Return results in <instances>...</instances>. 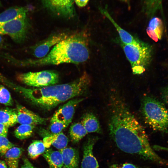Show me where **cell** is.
Masks as SVG:
<instances>
[{
	"instance_id": "cell-11",
	"label": "cell",
	"mask_w": 168,
	"mask_h": 168,
	"mask_svg": "<svg viewBox=\"0 0 168 168\" xmlns=\"http://www.w3.org/2000/svg\"><path fill=\"white\" fill-rule=\"evenodd\" d=\"M17 123L20 124L36 125L45 124L47 119L42 118L25 107L17 106Z\"/></svg>"
},
{
	"instance_id": "cell-7",
	"label": "cell",
	"mask_w": 168,
	"mask_h": 168,
	"mask_svg": "<svg viewBox=\"0 0 168 168\" xmlns=\"http://www.w3.org/2000/svg\"><path fill=\"white\" fill-rule=\"evenodd\" d=\"M17 78L22 83L29 86L41 88L54 85L59 80V76L52 71L29 72L19 74Z\"/></svg>"
},
{
	"instance_id": "cell-39",
	"label": "cell",
	"mask_w": 168,
	"mask_h": 168,
	"mask_svg": "<svg viewBox=\"0 0 168 168\" xmlns=\"http://www.w3.org/2000/svg\"><path fill=\"white\" fill-rule=\"evenodd\" d=\"M122 0V1H127L128 0Z\"/></svg>"
},
{
	"instance_id": "cell-15",
	"label": "cell",
	"mask_w": 168,
	"mask_h": 168,
	"mask_svg": "<svg viewBox=\"0 0 168 168\" xmlns=\"http://www.w3.org/2000/svg\"><path fill=\"white\" fill-rule=\"evenodd\" d=\"M163 30V24L161 19L157 17H153L149 22L146 31L151 39L157 42L161 39Z\"/></svg>"
},
{
	"instance_id": "cell-14",
	"label": "cell",
	"mask_w": 168,
	"mask_h": 168,
	"mask_svg": "<svg viewBox=\"0 0 168 168\" xmlns=\"http://www.w3.org/2000/svg\"><path fill=\"white\" fill-rule=\"evenodd\" d=\"M99 9L100 12L110 21L116 28L123 44L136 43L140 41L120 27L114 20L106 8L100 7Z\"/></svg>"
},
{
	"instance_id": "cell-23",
	"label": "cell",
	"mask_w": 168,
	"mask_h": 168,
	"mask_svg": "<svg viewBox=\"0 0 168 168\" xmlns=\"http://www.w3.org/2000/svg\"><path fill=\"white\" fill-rule=\"evenodd\" d=\"M87 133L81 122L72 124L69 129V134L70 138L72 142L74 143L79 142Z\"/></svg>"
},
{
	"instance_id": "cell-27",
	"label": "cell",
	"mask_w": 168,
	"mask_h": 168,
	"mask_svg": "<svg viewBox=\"0 0 168 168\" xmlns=\"http://www.w3.org/2000/svg\"><path fill=\"white\" fill-rule=\"evenodd\" d=\"M15 146L7 137L0 136V156H4L7 151Z\"/></svg>"
},
{
	"instance_id": "cell-17",
	"label": "cell",
	"mask_w": 168,
	"mask_h": 168,
	"mask_svg": "<svg viewBox=\"0 0 168 168\" xmlns=\"http://www.w3.org/2000/svg\"><path fill=\"white\" fill-rule=\"evenodd\" d=\"M81 123L88 133H100L102 132L98 119L92 113H87L85 114L82 117Z\"/></svg>"
},
{
	"instance_id": "cell-6",
	"label": "cell",
	"mask_w": 168,
	"mask_h": 168,
	"mask_svg": "<svg viewBox=\"0 0 168 168\" xmlns=\"http://www.w3.org/2000/svg\"><path fill=\"white\" fill-rule=\"evenodd\" d=\"M29 27L27 14L24 15L0 25V34L7 35L16 43L20 44L25 40Z\"/></svg>"
},
{
	"instance_id": "cell-19",
	"label": "cell",
	"mask_w": 168,
	"mask_h": 168,
	"mask_svg": "<svg viewBox=\"0 0 168 168\" xmlns=\"http://www.w3.org/2000/svg\"><path fill=\"white\" fill-rule=\"evenodd\" d=\"M23 152L22 148L15 146L7 151L4 156L8 168H18L19 159Z\"/></svg>"
},
{
	"instance_id": "cell-9",
	"label": "cell",
	"mask_w": 168,
	"mask_h": 168,
	"mask_svg": "<svg viewBox=\"0 0 168 168\" xmlns=\"http://www.w3.org/2000/svg\"><path fill=\"white\" fill-rule=\"evenodd\" d=\"M83 100V98H75L69 100L59 107L50 121H59L68 126L72 122L76 107Z\"/></svg>"
},
{
	"instance_id": "cell-28",
	"label": "cell",
	"mask_w": 168,
	"mask_h": 168,
	"mask_svg": "<svg viewBox=\"0 0 168 168\" xmlns=\"http://www.w3.org/2000/svg\"><path fill=\"white\" fill-rule=\"evenodd\" d=\"M49 130L51 134L59 133L68 127L64 124L58 121H50Z\"/></svg>"
},
{
	"instance_id": "cell-5",
	"label": "cell",
	"mask_w": 168,
	"mask_h": 168,
	"mask_svg": "<svg viewBox=\"0 0 168 168\" xmlns=\"http://www.w3.org/2000/svg\"><path fill=\"white\" fill-rule=\"evenodd\" d=\"M125 55L131 65L133 74L143 73L152 59V50L148 44L140 40L134 43L122 44Z\"/></svg>"
},
{
	"instance_id": "cell-10",
	"label": "cell",
	"mask_w": 168,
	"mask_h": 168,
	"mask_svg": "<svg viewBox=\"0 0 168 168\" xmlns=\"http://www.w3.org/2000/svg\"><path fill=\"white\" fill-rule=\"evenodd\" d=\"M68 36L65 33H59L52 35L33 48V55L38 58L44 57L48 54L50 49L53 46H54Z\"/></svg>"
},
{
	"instance_id": "cell-8",
	"label": "cell",
	"mask_w": 168,
	"mask_h": 168,
	"mask_svg": "<svg viewBox=\"0 0 168 168\" xmlns=\"http://www.w3.org/2000/svg\"><path fill=\"white\" fill-rule=\"evenodd\" d=\"M74 0H41L44 7L59 17L69 19L74 17L76 12Z\"/></svg>"
},
{
	"instance_id": "cell-29",
	"label": "cell",
	"mask_w": 168,
	"mask_h": 168,
	"mask_svg": "<svg viewBox=\"0 0 168 168\" xmlns=\"http://www.w3.org/2000/svg\"><path fill=\"white\" fill-rule=\"evenodd\" d=\"M161 96L164 102L168 105V86L162 89Z\"/></svg>"
},
{
	"instance_id": "cell-33",
	"label": "cell",
	"mask_w": 168,
	"mask_h": 168,
	"mask_svg": "<svg viewBox=\"0 0 168 168\" xmlns=\"http://www.w3.org/2000/svg\"><path fill=\"white\" fill-rule=\"evenodd\" d=\"M76 5L80 7L85 6L89 0H74Z\"/></svg>"
},
{
	"instance_id": "cell-13",
	"label": "cell",
	"mask_w": 168,
	"mask_h": 168,
	"mask_svg": "<svg viewBox=\"0 0 168 168\" xmlns=\"http://www.w3.org/2000/svg\"><path fill=\"white\" fill-rule=\"evenodd\" d=\"M63 160L64 166L66 168H78L79 155L78 150L72 147L59 150Z\"/></svg>"
},
{
	"instance_id": "cell-26",
	"label": "cell",
	"mask_w": 168,
	"mask_h": 168,
	"mask_svg": "<svg viewBox=\"0 0 168 168\" xmlns=\"http://www.w3.org/2000/svg\"><path fill=\"white\" fill-rule=\"evenodd\" d=\"M0 103L6 106H11L13 101L8 90L4 86L0 85Z\"/></svg>"
},
{
	"instance_id": "cell-18",
	"label": "cell",
	"mask_w": 168,
	"mask_h": 168,
	"mask_svg": "<svg viewBox=\"0 0 168 168\" xmlns=\"http://www.w3.org/2000/svg\"><path fill=\"white\" fill-rule=\"evenodd\" d=\"M28 11L27 8L25 7H11L0 13V25L27 14Z\"/></svg>"
},
{
	"instance_id": "cell-12",
	"label": "cell",
	"mask_w": 168,
	"mask_h": 168,
	"mask_svg": "<svg viewBox=\"0 0 168 168\" xmlns=\"http://www.w3.org/2000/svg\"><path fill=\"white\" fill-rule=\"evenodd\" d=\"M98 139L97 137H90L85 143L83 148L81 168H99L98 161L93 152L94 146Z\"/></svg>"
},
{
	"instance_id": "cell-34",
	"label": "cell",
	"mask_w": 168,
	"mask_h": 168,
	"mask_svg": "<svg viewBox=\"0 0 168 168\" xmlns=\"http://www.w3.org/2000/svg\"><path fill=\"white\" fill-rule=\"evenodd\" d=\"M153 148L157 151H163L168 152V147L161 146L158 145L153 146Z\"/></svg>"
},
{
	"instance_id": "cell-36",
	"label": "cell",
	"mask_w": 168,
	"mask_h": 168,
	"mask_svg": "<svg viewBox=\"0 0 168 168\" xmlns=\"http://www.w3.org/2000/svg\"><path fill=\"white\" fill-rule=\"evenodd\" d=\"M0 168H8L7 165L4 161L0 159Z\"/></svg>"
},
{
	"instance_id": "cell-21",
	"label": "cell",
	"mask_w": 168,
	"mask_h": 168,
	"mask_svg": "<svg viewBox=\"0 0 168 168\" xmlns=\"http://www.w3.org/2000/svg\"><path fill=\"white\" fill-rule=\"evenodd\" d=\"M162 0H142V10L149 18L153 17L161 7Z\"/></svg>"
},
{
	"instance_id": "cell-16",
	"label": "cell",
	"mask_w": 168,
	"mask_h": 168,
	"mask_svg": "<svg viewBox=\"0 0 168 168\" xmlns=\"http://www.w3.org/2000/svg\"><path fill=\"white\" fill-rule=\"evenodd\" d=\"M43 142L45 147L49 148L52 145L60 150L66 147L68 139L63 133L61 132L45 137Z\"/></svg>"
},
{
	"instance_id": "cell-31",
	"label": "cell",
	"mask_w": 168,
	"mask_h": 168,
	"mask_svg": "<svg viewBox=\"0 0 168 168\" xmlns=\"http://www.w3.org/2000/svg\"><path fill=\"white\" fill-rule=\"evenodd\" d=\"M9 128L7 126L0 123V136L7 137Z\"/></svg>"
},
{
	"instance_id": "cell-37",
	"label": "cell",
	"mask_w": 168,
	"mask_h": 168,
	"mask_svg": "<svg viewBox=\"0 0 168 168\" xmlns=\"http://www.w3.org/2000/svg\"><path fill=\"white\" fill-rule=\"evenodd\" d=\"M49 168H58V167H54L53 166H51L49 165Z\"/></svg>"
},
{
	"instance_id": "cell-24",
	"label": "cell",
	"mask_w": 168,
	"mask_h": 168,
	"mask_svg": "<svg viewBox=\"0 0 168 168\" xmlns=\"http://www.w3.org/2000/svg\"><path fill=\"white\" fill-rule=\"evenodd\" d=\"M45 151V147L40 140H34L30 144L28 148L29 156L32 159L37 158Z\"/></svg>"
},
{
	"instance_id": "cell-35",
	"label": "cell",
	"mask_w": 168,
	"mask_h": 168,
	"mask_svg": "<svg viewBox=\"0 0 168 168\" xmlns=\"http://www.w3.org/2000/svg\"><path fill=\"white\" fill-rule=\"evenodd\" d=\"M5 47V42L2 35L0 34V48Z\"/></svg>"
},
{
	"instance_id": "cell-32",
	"label": "cell",
	"mask_w": 168,
	"mask_h": 168,
	"mask_svg": "<svg viewBox=\"0 0 168 168\" xmlns=\"http://www.w3.org/2000/svg\"><path fill=\"white\" fill-rule=\"evenodd\" d=\"M21 168H37L34 166L26 157L23 159V164Z\"/></svg>"
},
{
	"instance_id": "cell-25",
	"label": "cell",
	"mask_w": 168,
	"mask_h": 168,
	"mask_svg": "<svg viewBox=\"0 0 168 168\" xmlns=\"http://www.w3.org/2000/svg\"><path fill=\"white\" fill-rule=\"evenodd\" d=\"M35 125L20 124L15 130L14 135L20 140H23L30 137L32 135Z\"/></svg>"
},
{
	"instance_id": "cell-4",
	"label": "cell",
	"mask_w": 168,
	"mask_h": 168,
	"mask_svg": "<svg viewBox=\"0 0 168 168\" xmlns=\"http://www.w3.org/2000/svg\"><path fill=\"white\" fill-rule=\"evenodd\" d=\"M142 111L145 122L154 130L167 132L168 111L163 103L152 97L145 96Z\"/></svg>"
},
{
	"instance_id": "cell-3",
	"label": "cell",
	"mask_w": 168,
	"mask_h": 168,
	"mask_svg": "<svg viewBox=\"0 0 168 168\" xmlns=\"http://www.w3.org/2000/svg\"><path fill=\"white\" fill-rule=\"evenodd\" d=\"M90 82L89 76L84 73L69 83L34 89L22 87V92L34 105L50 110L62 103L82 95L86 91Z\"/></svg>"
},
{
	"instance_id": "cell-1",
	"label": "cell",
	"mask_w": 168,
	"mask_h": 168,
	"mask_svg": "<svg viewBox=\"0 0 168 168\" xmlns=\"http://www.w3.org/2000/svg\"><path fill=\"white\" fill-rule=\"evenodd\" d=\"M110 103V134L118 147L125 152L139 155L144 159L168 165V162L152 148L144 129L122 99L113 94Z\"/></svg>"
},
{
	"instance_id": "cell-38",
	"label": "cell",
	"mask_w": 168,
	"mask_h": 168,
	"mask_svg": "<svg viewBox=\"0 0 168 168\" xmlns=\"http://www.w3.org/2000/svg\"><path fill=\"white\" fill-rule=\"evenodd\" d=\"M2 6V4H1V1H0V7H1Z\"/></svg>"
},
{
	"instance_id": "cell-20",
	"label": "cell",
	"mask_w": 168,
	"mask_h": 168,
	"mask_svg": "<svg viewBox=\"0 0 168 168\" xmlns=\"http://www.w3.org/2000/svg\"><path fill=\"white\" fill-rule=\"evenodd\" d=\"M43 156L49 165L58 168H62L64 166L62 155L59 151L49 149L45 151Z\"/></svg>"
},
{
	"instance_id": "cell-22",
	"label": "cell",
	"mask_w": 168,
	"mask_h": 168,
	"mask_svg": "<svg viewBox=\"0 0 168 168\" xmlns=\"http://www.w3.org/2000/svg\"><path fill=\"white\" fill-rule=\"evenodd\" d=\"M16 110L9 108L0 109V123L9 127L17 123Z\"/></svg>"
},
{
	"instance_id": "cell-2",
	"label": "cell",
	"mask_w": 168,
	"mask_h": 168,
	"mask_svg": "<svg viewBox=\"0 0 168 168\" xmlns=\"http://www.w3.org/2000/svg\"><path fill=\"white\" fill-rule=\"evenodd\" d=\"M86 37L82 34L69 35L55 45L44 57L35 59L21 60L13 58L12 64L23 66L78 64L86 61L89 56Z\"/></svg>"
},
{
	"instance_id": "cell-30",
	"label": "cell",
	"mask_w": 168,
	"mask_h": 168,
	"mask_svg": "<svg viewBox=\"0 0 168 168\" xmlns=\"http://www.w3.org/2000/svg\"><path fill=\"white\" fill-rule=\"evenodd\" d=\"M108 168H140L133 164L130 163H126L121 165L114 164L110 166Z\"/></svg>"
}]
</instances>
